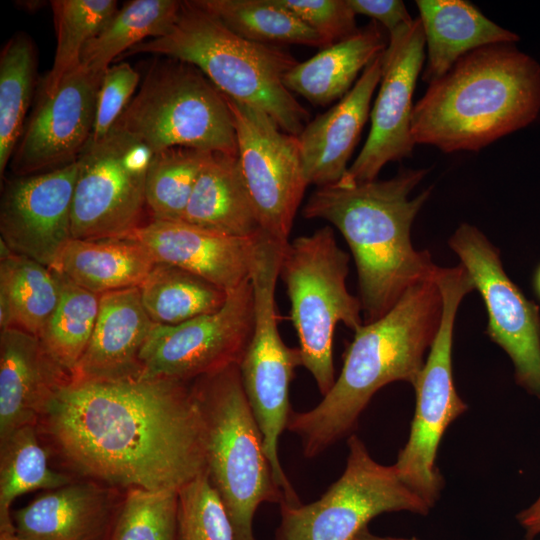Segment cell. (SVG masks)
I'll return each instance as SVG.
<instances>
[{
    "label": "cell",
    "instance_id": "f546056e",
    "mask_svg": "<svg viewBox=\"0 0 540 540\" xmlns=\"http://www.w3.org/2000/svg\"><path fill=\"white\" fill-rule=\"evenodd\" d=\"M36 425L21 427L0 440V533H14L12 504L39 489L53 490L74 476L53 470Z\"/></svg>",
    "mask_w": 540,
    "mask_h": 540
},
{
    "label": "cell",
    "instance_id": "3957f363",
    "mask_svg": "<svg viewBox=\"0 0 540 540\" xmlns=\"http://www.w3.org/2000/svg\"><path fill=\"white\" fill-rule=\"evenodd\" d=\"M435 279L414 285L382 317L355 331L329 392L312 409L291 411L287 429L300 437L305 457L318 456L348 435L383 386L415 385L442 319Z\"/></svg>",
    "mask_w": 540,
    "mask_h": 540
},
{
    "label": "cell",
    "instance_id": "ab89813d",
    "mask_svg": "<svg viewBox=\"0 0 540 540\" xmlns=\"http://www.w3.org/2000/svg\"><path fill=\"white\" fill-rule=\"evenodd\" d=\"M325 41L327 47L354 35L355 12L348 0H278Z\"/></svg>",
    "mask_w": 540,
    "mask_h": 540
},
{
    "label": "cell",
    "instance_id": "30bf717a",
    "mask_svg": "<svg viewBox=\"0 0 540 540\" xmlns=\"http://www.w3.org/2000/svg\"><path fill=\"white\" fill-rule=\"evenodd\" d=\"M436 283L443 299L442 319L415 383L416 405L407 443L394 467L401 480L431 507L443 488L435 465L441 438L448 426L467 410L458 395L452 372L453 330L458 307L475 289L463 265L439 267Z\"/></svg>",
    "mask_w": 540,
    "mask_h": 540
},
{
    "label": "cell",
    "instance_id": "4dcf8cb0",
    "mask_svg": "<svg viewBox=\"0 0 540 540\" xmlns=\"http://www.w3.org/2000/svg\"><path fill=\"white\" fill-rule=\"evenodd\" d=\"M182 1L133 0L126 3L86 44L81 66L104 73L110 63L126 50L169 32L177 19Z\"/></svg>",
    "mask_w": 540,
    "mask_h": 540
},
{
    "label": "cell",
    "instance_id": "8d00e7d4",
    "mask_svg": "<svg viewBox=\"0 0 540 540\" xmlns=\"http://www.w3.org/2000/svg\"><path fill=\"white\" fill-rule=\"evenodd\" d=\"M178 491L124 490L107 540H177Z\"/></svg>",
    "mask_w": 540,
    "mask_h": 540
},
{
    "label": "cell",
    "instance_id": "44dd1931",
    "mask_svg": "<svg viewBox=\"0 0 540 540\" xmlns=\"http://www.w3.org/2000/svg\"><path fill=\"white\" fill-rule=\"evenodd\" d=\"M124 490L73 480L12 512L21 540H107Z\"/></svg>",
    "mask_w": 540,
    "mask_h": 540
},
{
    "label": "cell",
    "instance_id": "9a60e30c",
    "mask_svg": "<svg viewBox=\"0 0 540 540\" xmlns=\"http://www.w3.org/2000/svg\"><path fill=\"white\" fill-rule=\"evenodd\" d=\"M483 299L486 334L510 357L516 382L540 399V313L509 279L498 249L475 226L462 223L448 241Z\"/></svg>",
    "mask_w": 540,
    "mask_h": 540
},
{
    "label": "cell",
    "instance_id": "f6af8a7d",
    "mask_svg": "<svg viewBox=\"0 0 540 540\" xmlns=\"http://www.w3.org/2000/svg\"><path fill=\"white\" fill-rule=\"evenodd\" d=\"M0 540H21L14 533H0Z\"/></svg>",
    "mask_w": 540,
    "mask_h": 540
},
{
    "label": "cell",
    "instance_id": "d4e9b609",
    "mask_svg": "<svg viewBox=\"0 0 540 540\" xmlns=\"http://www.w3.org/2000/svg\"><path fill=\"white\" fill-rule=\"evenodd\" d=\"M183 221L239 239H254L262 232L238 155L210 154L196 180Z\"/></svg>",
    "mask_w": 540,
    "mask_h": 540
},
{
    "label": "cell",
    "instance_id": "277c9868",
    "mask_svg": "<svg viewBox=\"0 0 540 540\" xmlns=\"http://www.w3.org/2000/svg\"><path fill=\"white\" fill-rule=\"evenodd\" d=\"M540 111V65L511 43L460 58L414 105L415 144L478 151L526 127Z\"/></svg>",
    "mask_w": 540,
    "mask_h": 540
},
{
    "label": "cell",
    "instance_id": "484cf974",
    "mask_svg": "<svg viewBox=\"0 0 540 540\" xmlns=\"http://www.w3.org/2000/svg\"><path fill=\"white\" fill-rule=\"evenodd\" d=\"M155 263L148 249L130 237L71 238L50 268L76 285L102 295L139 287Z\"/></svg>",
    "mask_w": 540,
    "mask_h": 540
},
{
    "label": "cell",
    "instance_id": "ee69618b",
    "mask_svg": "<svg viewBox=\"0 0 540 540\" xmlns=\"http://www.w3.org/2000/svg\"><path fill=\"white\" fill-rule=\"evenodd\" d=\"M534 286H535V290L537 292V294L539 295L540 297V266L535 274V279H534Z\"/></svg>",
    "mask_w": 540,
    "mask_h": 540
},
{
    "label": "cell",
    "instance_id": "e0dca14e",
    "mask_svg": "<svg viewBox=\"0 0 540 540\" xmlns=\"http://www.w3.org/2000/svg\"><path fill=\"white\" fill-rule=\"evenodd\" d=\"M104 73L79 66L41 96L10 160L14 176L49 172L75 162L91 140Z\"/></svg>",
    "mask_w": 540,
    "mask_h": 540
},
{
    "label": "cell",
    "instance_id": "4fadbf2b",
    "mask_svg": "<svg viewBox=\"0 0 540 540\" xmlns=\"http://www.w3.org/2000/svg\"><path fill=\"white\" fill-rule=\"evenodd\" d=\"M254 296L248 280L217 311L173 326L155 325L140 353V379H194L239 365L252 338Z\"/></svg>",
    "mask_w": 540,
    "mask_h": 540
},
{
    "label": "cell",
    "instance_id": "5bb4252c",
    "mask_svg": "<svg viewBox=\"0 0 540 540\" xmlns=\"http://www.w3.org/2000/svg\"><path fill=\"white\" fill-rule=\"evenodd\" d=\"M224 97L233 117L242 175L261 229L285 245L309 185L298 136L284 132L265 112Z\"/></svg>",
    "mask_w": 540,
    "mask_h": 540
},
{
    "label": "cell",
    "instance_id": "ac0fdd59",
    "mask_svg": "<svg viewBox=\"0 0 540 540\" xmlns=\"http://www.w3.org/2000/svg\"><path fill=\"white\" fill-rule=\"evenodd\" d=\"M77 174L76 160L49 172L6 180L0 202V241L13 253L50 268L72 238Z\"/></svg>",
    "mask_w": 540,
    "mask_h": 540
},
{
    "label": "cell",
    "instance_id": "603a6c76",
    "mask_svg": "<svg viewBox=\"0 0 540 540\" xmlns=\"http://www.w3.org/2000/svg\"><path fill=\"white\" fill-rule=\"evenodd\" d=\"M381 55L363 70L336 105L306 123L298 135L308 184L326 186L346 175L348 161L369 117L373 93L381 80Z\"/></svg>",
    "mask_w": 540,
    "mask_h": 540
},
{
    "label": "cell",
    "instance_id": "ffe728a7",
    "mask_svg": "<svg viewBox=\"0 0 540 540\" xmlns=\"http://www.w3.org/2000/svg\"><path fill=\"white\" fill-rule=\"evenodd\" d=\"M65 370L38 337L16 328L0 331V440L36 425L63 387Z\"/></svg>",
    "mask_w": 540,
    "mask_h": 540
},
{
    "label": "cell",
    "instance_id": "1f68e13d",
    "mask_svg": "<svg viewBox=\"0 0 540 540\" xmlns=\"http://www.w3.org/2000/svg\"><path fill=\"white\" fill-rule=\"evenodd\" d=\"M235 34L258 43L324 47L325 41L278 0H194Z\"/></svg>",
    "mask_w": 540,
    "mask_h": 540
},
{
    "label": "cell",
    "instance_id": "f35d334b",
    "mask_svg": "<svg viewBox=\"0 0 540 540\" xmlns=\"http://www.w3.org/2000/svg\"><path fill=\"white\" fill-rule=\"evenodd\" d=\"M139 81V73L127 62L110 66L104 72L90 141H100L110 132L133 98Z\"/></svg>",
    "mask_w": 540,
    "mask_h": 540
},
{
    "label": "cell",
    "instance_id": "f1b7e54d",
    "mask_svg": "<svg viewBox=\"0 0 540 540\" xmlns=\"http://www.w3.org/2000/svg\"><path fill=\"white\" fill-rule=\"evenodd\" d=\"M139 292L155 325L173 326L219 310L228 292L209 280L167 263L156 262Z\"/></svg>",
    "mask_w": 540,
    "mask_h": 540
},
{
    "label": "cell",
    "instance_id": "d6986e66",
    "mask_svg": "<svg viewBox=\"0 0 540 540\" xmlns=\"http://www.w3.org/2000/svg\"><path fill=\"white\" fill-rule=\"evenodd\" d=\"M258 236L239 239L184 221L150 220L127 237L144 245L156 262L190 271L229 293L250 280Z\"/></svg>",
    "mask_w": 540,
    "mask_h": 540
},
{
    "label": "cell",
    "instance_id": "cb8c5ba5",
    "mask_svg": "<svg viewBox=\"0 0 540 540\" xmlns=\"http://www.w3.org/2000/svg\"><path fill=\"white\" fill-rule=\"evenodd\" d=\"M427 62L422 79L430 84L445 75L464 55L519 36L485 17L473 4L462 0H417Z\"/></svg>",
    "mask_w": 540,
    "mask_h": 540
},
{
    "label": "cell",
    "instance_id": "7402d4cb",
    "mask_svg": "<svg viewBox=\"0 0 540 540\" xmlns=\"http://www.w3.org/2000/svg\"><path fill=\"white\" fill-rule=\"evenodd\" d=\"M154 326L138 287L102 294L90 342L71 382L140 379V353Z\"/></svg>",
    "mask_w": 540,
    "mask_h": 540
},
{
    "label": "cell",
    "instance_id": "ba28073f",
    "mask_svg": "<svg viewBox=\"0 0 540 540\" xmlns=\"http://www.w3.org/2000/svg\"><path fill=\"white\" fill-rule=\"evenodd\" d=\"M114 126L153 153L181 146L238 155L223 93L198 68L172 58L153 63Z\"/></svg>",
    "mask_w": 540,
    "mask_h": 540
},
{
    "label": "cell",
    "instance_id": "7a4b0ae2",
    "mask_svg": "<svg viewBox=\"0 0 540 540\" xmlns=\"http://www.w3.org/2000/svg\"><path fill=\"white\" fill-rule=\"evenodd\" d=\"M427 169H404L388 180L346 179L318 187L303 209L307 219H324L346 240L357 270L363 322L387 313L414 285L438 271L428 251L416 250L411 226L432 188L409 199Z\"/></svg>",
    "mask_w": 540,
    "mask_h": 540
},
{
    "label": "cell",
    "instance_id": "8992f818",
    "mask_svg": "<svg viewBox=\"0 0 540 540\" xmlns=\"http://www.w3.org/2000/svg\"><path fill=\"white\" fill-rule=\"evenodd\" d=\"M202 419L207 472L229 514L235 540H256L253 521L264 502L284 503L239 365L190 382Z\"/></svg>",
    "mask_w": 540,
    "mask_h": 540
},
{
    "label": "cell",
    "instance_id": "bcb514c9",
    "mask_svg": "<svg viewBox=\"0 0 540 540\" xmlns=\"http://www.w3.org/2000/svg\"><path fill=\"white\" fill-rule=\"evenodd\" d=\"M524 540H540V539L525 537Z\"/></svg>",
    "mask_w": 540,
    "mask_h": 540
},
{
    "label": "cell",
    "instance_id": "b9f144b4",
    "mask_svg": "<svg viewBox=\"0 0 540 540\" xmlns=\"http://www.w3.org/2000/svg\"><path fill=\"white\" fill-rule=\"evenodd\" d=\"M516 519L525 531V537L537 538L540 535V495L526 509L520 511Z\"/></svg>",
    "mask_w": 540,
    "mask_h": 540
},
{
    "label": "cell",
    "instance_id": "2e32d148",
    "mask_svg": "<svg viewBox=\"0 0 540 540\" xmlns=\"http://www.w3.org/2000/svg\"><path fill=\"white\" fill-rule=\"evenodd\" d=\"M424 49L419 17L388 36L369 135L342 179L356 183L375 180L388 162L412 155V97L425 59Z\"/></svg>",
    "mask_w": 540,
    "mask_h": 540
},
{
    "label": "cell",
    "instance_id": "74e56055",
    "mask_svg": "<svg viewBox=\"0 0 540 540\" xmlns=\"http://www.w3.org/2000/svg\"><path fill=\"white\" fill-rule=\"evenodd\" d=\"M177 540H235L227 509L207 471L178 491Z\"/></svg>",
    "mask_w": 540,
    "mask_h": 540
},
{
    "label": "cell",
    "instance_id": "7bdbcfd3",
    "mask_svg": "<svg viewBox=\"0 0 540 540\" xmlns=\"http://www.w3.org/2000/svg\"><path fill=\"white\" fill-rule=\"evenodd\" d=\"M354 540H422L416 537L410 538H396V537H382L372 534L368 528H364L359 534L354 538Z\"/></svg>",
    "mask_w": 540,
    "mask_h": 540
},
{
    "label": "cell",
    "instance_id": "d590c367",
    "mask_svg": "<svg viewBox=\"0 0 540 540\" xmlns=\"http://www.w3.org/2000/svg\"><path fill=\"white\" fill-rule=\"evenodd\" d=\"M58 276L60 298L38 338L47 352L72 374L90 342L101 295L76 285L59 273Z\"/></svg>",
    "mask_w": 540,
    "mask_h": 540
},
{
    "label": "cell",
    "instance_id": "4316f807",
    "mask_svg": "<svg viewBox=\"0 0 540 540\" xmlns=\"http://www.w3.org/2000/svg\"><path fill=\"white\" fill-rule=\"evenodd\" d=\"M387 45L382 26L371 21L351 37L298 62L286 74L284 84L314 105H327L343 98L359 72L380 56Z\"/></svg>",
    "mask_w": 540,
    "mask_h": 540
},
{
    "label": "cell",
    "instance_id": "7c38bea8",
    "mask_svg": "<svg viewBox=\"0 0 540 540\" xmlns=\"http://www.w3.org/2000/svg\"><path fill=\"white\" fill-rule=\"evenodd\" d=\"M153 152L114 126L77 159L71 207L74 239L123 238L144 225L146 175Z\"/></svg>",
    "mask_w": 540,
    "mask_h": 540
},
{
    "label": "cell",
    "instance_id": "60d3db41",
    "mask_svg": "<svg viewBox=\"0 0 540 540\" xmlns=\"http://www.w3.org/2000/svg\"><path fill=\"white\" fill-rule=\"evenodd\" d=\"M355 14L369 16L392 34L413 19L400 0H348Z\"/></svg>",
    "mask_w": 540,
    "mask_h": 540
},
{
    "label": "cell",
    "instance_id": "83f0119b",
    "mask_svg": "<svg viewBox=\"0 0 540 540\" xmlns=\"http://www.w3.org/2000/svg\"><path fill=\"white\" fill-rule=\"evenodd\" d=\"M0 329L39 337L60 298L58 273L0 241Z\"/></svg>",
    "mask_w": 540,
    "mask_h": 540
},
{
    "label": "cell",
    "instance_id": "d6a6232c",
    "mask_svg": "<svg viewBox=\"0 0 540 540\" xmlns=\"http://www.w3.org/2000/svg\"><path fill=\"white\" fill-rule=\"evenodd\" d=\"M35 47L28 35L17 33L0 54V175L10 163L25 127L36 73Z\"/></svg>",
    "mask_w": 540,
    "mask_h": 540
},
{
    "label": "cell",
    "instance_id": "836d02e7",
    "mask_svg": "<svg viewBox=\"0 0 540 540\" xmlns=\"http://www.w3.org/2000/svg\"><path fill=\"white\" fill-rule=\"evenodd\" d=\"M211 153L181 146L153 153L145 184L151 220L183 221L196 180Z\"/></svg>",
    "mask_w": 540,
    "mask_h": 540
},
{
    "label": "cell",
    "instance_id": "52a82bcc",
    "mask_svg": "<svg viewBox=\"0 0 540 540\" xmlns=\"http://www.w3.org/2000/svg\"><path fill=\"white\" fill-rule=\"evenodd\" d=\"M348 265L349 255L338 246L330 226L289 241L280 259L279 277L290 300L302 366L323 396L336 379V326L341 322L355 332L364 324L360 299L346 286Z\"/></svg>",
    "mask_w": 540,
    "mask_h": 540
},
{
    "label": "cell",
    "instance_id": "e575fe53",
    "mask_svg": "<svg viewBox=\"0 0 540 540\" xmlns=\"http://www.w3.org/2000/svg\"><path fill=\"white\" fill-rule=\"evenodd\" d=\"M56 30L52 67L42 84L41 96L51 95L65 76L81 64L84 47L118 10L115 0H53Z\"/></svg>",
    "mask_w": 540,
    "mask_h": 540
},
{
    "label": "cell",
    "instance_id": "5b68a950",
    "mask_svg": "<svg viewBox=\"0 0 540 540\" xmlns=\"http://www.w3.org/2000/svg\"><path fill=\"white\" fill-rule=\"evenodd\" d=\"M153 53L198 68L224 95L265 112L286 133L298 136L309 112L284 84L298 64L278 46L247 40L193 1H182L171 29L129 50Z\"/></svg>",
    "mask_w": 540,
    "mask_h": 540
},
{
    "label": "cell",
    "instance_id": "8fae6325",
    "mask_svg": "<svg viewBox=\"0 0 540 540\" xmlns=\"http://www.w3.org/2000/svg\"><path fill=\"white\" fill-rule=\"evenodd\" d=\"M347 444L342 475L318 500L280 505L276 540H354L380 514L430 512L432 507L401 480L394 465L375 461L356 435Z\"/></svg>",
    "mask_w": 540,
    "mask_h": 540
},
{
    "label": "cell",
    "instance_id": "9c48e42d",
    "mask_svg": "<svg viewBox=\"0 0 540 540\" xmlns=\"http://www.w3.org/2000/svg\"><path fill=\"white\" fill-rule=\"evenodd\" d=\"M283 246L269 238L257 242L250 281L254 296V328L239 370L251 411L263 437L264 450L283 504L301 502L279 459V438L291 413L289 386L302 365L299 348L287 346L279 333L275 301Z\"/></svg>",
    "mask_w": 540,
    "mask_h": 540
},
{
    "label": "cell",
    "instance_id": "6da1fadb",
    "mask_svg": "<svg viewBox=\"0 0 540 540\" xmlns=\"http://www.w3.org/2000/svg\"><path fill=\"white\" fill-rule=\"evenodd\" d=\"M37 429L70 475L121 490H179L207 471L190 382H70Z\"/></svg>",
    "mask_w": 540,
    "mask_h": 540
}]
</instances>
